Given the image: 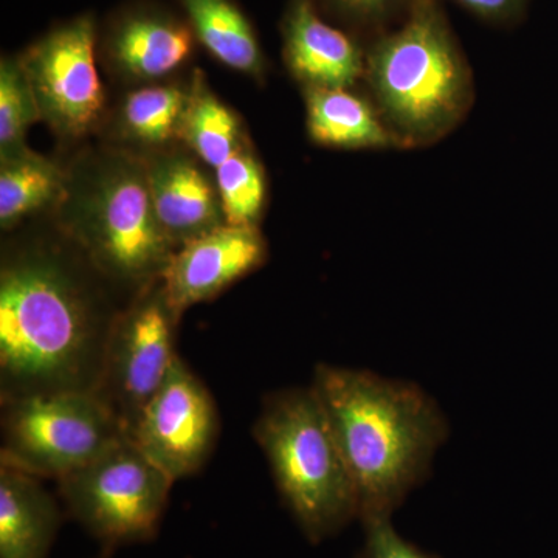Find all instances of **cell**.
<instances>
[{"label": "cell", "instance_id": "cell-7", "mask_svg": "<svg viewBox=\"0 0 558 558\" xmlns=\"http://www.w3.org/2000/svg\"><path fill=\"white\" fill-rule=\"evenodd\" d=\"M124 438L95 392L31 396L2 403L0 464L60 481Z\"/></svg>", "mask_w": 558, "mask_h": 558}, {"label": "cell", "instance_id": "cell-21", "mask_svg": "<svg viewBox=\"0 0 558 558\" xmlns=\"http://www.w3.org/2000/svg\"><path fill=\"white\" fill-rule=\"evenodd\" d=\"M216 186L226 223L258 227L266 204V174L245 143L216 168Z\"/></svg>", "mask_w": 558, "mask_h": 558}, {"label": "cell", "instance_id": "cell-20", "mask_svg": "<svg viewBox=\"0 0 558 558\" xmlns=\"http://www.w3.org/2000/svg\"><path fill=\"white\" fill-rule=\"evenodd\" d=\"M189 92L175 86H149L131 92L121 108V126L132 142L165 146L180 138Z\"/></svg>", "mask_w": 558, "mask_h": 558}, {"label": "cell", "instance_id": "cell-17", "mask_svg": "<svg viewBox=\"0 0 558 558\" xmlns=\"http://www.w3.org/2000/svg\"><path fill=\"white\" fill-rule=\"evenodd\" d=\"M196 39L219 62L258 76L266 68L258 35L233 0H179Z\"/></svg>", "mask_w": 558, "mask_h": 558}, {"label": "cell", "instance_id": "cell-15", "mask_svg": "<svg viewBox=\"0 0 558 558\" xmlns=\"http://www.w3.org/2000/svg\"><path fill=\"white\" fill-rule=\"evenodd\" d=\"M40 481L0 464V558H49L62 512Z\"/></svg>", "mask_w": 558, "mask_h": 558}, {"label": "cell", "instance_id": "cell-23", "mask_svg": "<svg viewBox=\"0 0 558 558\" xmlns=\"http://www.w3.org/2000/svg\"><path fill=\"white\" fill-rule=\"evenodd\" d=\"M317 5L323 16L368 43L400 24L413 0H317Z\"/></svg>", "mask_w": 558, "mask_h": 558}, {"label": "cell", "instance_id": "cell-14", "mask_svg": "<svg viewBox=\"0 0 558 558\" xmlns=\"http://www.w3.org/2000/svg\"><path fill=\"white\" fill-rule=\"evenodd\" d=\"M146 165L154 211L178 250L226 223L218 186L185 154H159Z\"/></svg>", "mask_w": 558, "mask_h": 558}, {"label": "cell", "instance_id": "cell-13", "mask_svg": "<svg viewBox=\"0 0 558 558\" xmlns=\"http://www.w3.org/2000/svg\"><path fill=\"white\" fill-rule=\"evenodd\" d=\"M284 60L306 87H355L365 75V44L323 17L317 0H290L282 17Z\"/></svg>", "mask_w": 558, "mask_h": 558}, {"label": "cell", "instance_id": "cell-26", "mask_svg": "<svg viewBox=\"0 0 558 558\" xmlns=\"http://www.w3.org/2000/svg\"><path fill=\"white\" fill-rule=\"evenodd\" d=\"M95 558H110V554H108V553H100V556L95 557Z\"/></svg>", "mask_w": 558, "mask_h": 558}, {"label": "cell", "instance_id": "cell-18", "mask_svg": "<svg viewBox=\"0 0 558 558\" xmlns=\"http://www.w3.org/2000/svg\"><path fill=\"white\" fill-rule=\"evenodd\" d=\"M0 226L13 229L40 209L60 208L70 174L31 149L0 157Z\"/></svg>", "mask_w": 558, "mask_h": 558}, {"label": "cell", "instance_id": "cell-4", "mask_svg": "<svg viewBox=\"0 0 558 558\" xmlns=\"http://www.w3.org/2000/svg\"><path fill=\"white\" fill-rule=\"evenodd\" d=\"M70 175L62 234L128 301L159 282L175 248L161 230L143 161L108 156Z\"/></svg>", "mask_w": 558, "mask_h": 558}, {"label": "cell", "instance_id": "cell-19", "mask_svg": "<svg viewBox=\"0 0 558 558\" xmlns=\"http://www.w3.org/2000/svg\"><path fill=\"white\" fill-rule=\"evenodd\" d=\"M180 138L215 170L242 145L240 120L209 90L201 70L191 81Z\"/></svg>", "mask_w": 558, "mask_h": 558}, {"label": "cell", "instance_id": "cell-24", "mask_svg": "<svg viewBox=\"0 0 558 558\" xmlns=\"http://www.w3.org/2000/svg\"><path fill=\"white\" fill-rule=\"evenodd\" d=\"M366 543L363 558H435L400 537L389 519L369 520L365 523Z\"/></svg>", "mask_w": 558, "mask_h": 558}, {"label": "cell", "instance_id": "cell-3", "mask_svg": "<svg viewBox=\"0 0 558 558\" xmlns=\"http://www.w3.org/2000/svg\"><path fill=\"white\" fill-rule=\"evenodd\" d=\"M363 81L399 149L446 138L475 101L472 69L442 0H413L400 24L365 44Z\"/></svg>", "mask_w": 558, "mask_h": 558}, {"label": "cell", "instance_id": "cell-6", "mask_svg": "<svg viewBox=\"0 0 558 558\" xmlns=\"http://www.w3.org/2000/svg\"><path fill=\"white\" fill-rule=\"evenodd\" d=\"M57 483L69 515L112 554L156 538L175 481L124 438Z\"/></svg>", "mask_w": 558, "mask_h": 558}, {"label": "cell", "instance_id": "cell-1", "mask_svg": "<svg viewBox=\"0 0 558 558\" xmlns=\"http://www.w3.org/2000/svg\"><path fill=\"white\" fill-rule=\"evenodd\" d=\"M72 241L7 245L0 263V402L95 392L128 303Z\"/></svg>", "mask_w": 558, "mask_h": 558}, {"label": "cell", "instance_id": "cell-5", "mask_svg": "<svg viewBox=\"0 0 558 558\" xmlns=\"http://www.w3.org/2000/svg\"><path fill=\"white\" fill-rule=\"evenodd\" d=\"M253 436L266 453L279 494L312 543L359 517L354 481L314 388L270 396Z\"/></svg>", "mask_w": 558, "mask_h": 558}, {"label": "cell", "instance_id": "cell-22", "mask_svg": "<svg viewBox=\"0 0 558 558\" xmlns=\"http://www.w3.org/2000/svg\"><path fill=\"white\" fill-rule=\"evenodd\" d=\"M40 120L38 105L20 58L0 62V157L27 149L25 134Z\"/></svg>", "mask_w": 558, "mask_h": 558}, {"label": "cell", "instance_id": "cell-11", "mask_svg": "<svg viewBox=\"0 0 558 558\" xmlns=\"http://www.w3.org/2000/svg\"><path fill=\"white\" fill-rule=\"evenodd\" d=\"M267 244L258 227H218L182 245L161 277L165 295L175 314L204 303L234 281L263 266Z\"/></svg>", "mask_w": 558, "mask_h": 558}, {"label": "cell", "instance_id": "cell-9", "mask_svg": "<svg viewBox=\"0 0 558 558\" xmlns=\"http://www.w3.org/2000/svg\"><path fill=\"white\" fill-rule=\"evenodd\" d=\"M97 22L83 14L58 25L21 54L40 120L64 137L94 130L105 109L97 64Z\"/></svg>", "mask_w": 558, "mask_h": 558}, {"label": "cell", "instance_id": "cell-25", "mask_svg": "<svg viewBox=\"0 0 558 558\" xmlns=\"http://www.w3.org/2000/svg\"><path fill=\"white\" fill-rule=\"evenodd\" d=\"M490 25H513L523 20L529 0H450Z\"/></svg>", "mask_w": 558, "mask_h": 558}, {"label": "cell", "instance_id": "cell-8", "mask_svg": "<svg viewBox=\"0 0 558 558\" xmlns=\"http://www.w3.org/2000/svg\"><path fill=\"white\" fill-rule=\"evenodd\" d=\"M179 322L160 279L137 293L113 323L95 395L117 417L128 438L179 357Z\"/></svg>", "mask_w": 558, "mask_h": 558}, {"label": "cell", "instance_id": "cell-10", "mask_svg": "<svg viewBox=\"0 0 558 558\" xmlns=\"http://www.w3.org/2000/svg\"><path fill=\"white\" fill-rule=\"evenodd\" d=\"M218 436L219 413L213 396L178 357L140 414L130 439L154 464L178 481L199 472Z\"/></svg>", "mask_w": 558, "mask_h": 558}, {"label": "cell", "instance_id": "cell-2", "mask_svg": "<svg viewBox=\"0 0 558 558\" xmlns=\"http://www.w3.org/2000/svg\"><path fill=\"white\" fill-rule=\"evenodd\" d=\"M314 391L354 481L359 517L389 519L446 438V422L413 385L319 365Z\"/></svg>", "mask_w": 558, "mask_h": 558}, {"label": "cell", "instance_id": "cell-16", "mask_svg": "<svg viewBox=\"0 0 558 558\" xmlns=\"http://www.w3.org/2000/svg\"><path fill=\"white\" fill-rule=\"evenodd\" d=\"M306 124L317 145L337 149L398 148L369 95L354 87H306Z\"/></svg>", "mask_w": 558, "mask_h": 558}, {"label": "cell", "instance_id": "cell-12", "mask_svg": "<svg viewBox=\"0 0 558 558\" xmlns=\"http://www.w3.org/2000/svg\"><path fill=\"white\" fill-rule=\"evenodd\" d=\"M196 35L190 22L165 7L137 2L113 14L101 50L121 75L137 81L165 78L193 57Z\"/></svg>", "mask_w": 558, "mask_h": 558}]
</instances>
